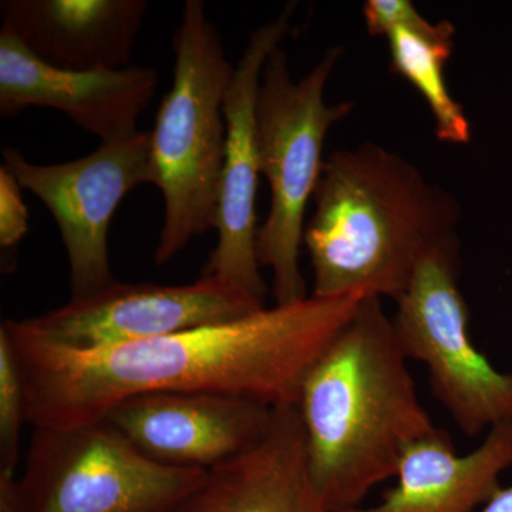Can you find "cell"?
Listing matches in <instances>:
<instances>
[{"mask_svg":"<svg viewBox=\"0 0 512 512\" xmlns=\"http://www.w3.org/2000/svg\"><path fill=\"white\" fill-rule=\"evenodd\" d=\"M0 512H26L18 474L0 473Z\"/></svg>","mask_w":512,"mask_h":512,"instance_id":"20","label":"cell"},{"mask_svg":"<svg viewBox=\"0 0 512 512\" xmlns=\"http://www.w3.org/2000/svg\"><path fill=\"white\" fill-rule=\"evenodd\" d=\"M363 296L311 298L231 322L76 350L50 342L25 320L0 326L15 356L33 429L103 420L137 394L210 392L265 406H298L302 384L357 312Z\"/></svg>","mask_w":512,"mask_h":512,"instance_id":"1","label":"cell"},{"mask_svg":"<svg viewBox=\"0 0 512 512\" xmlns=\"http://www.w3.org/2000/svg\"><path fill=\"white\" fill-rule=\"evenodd\" d=\"M389 40L393 72L412 84L426 100L441 143L468 144L470 121L453 99L444 79V67L453 55L454 39H433L410 30L393 29Z\"/></svg>","mask_w":512,"mask_h":512,"instance_id":"16","label":"cell"},{"mask_svg":"<svg viewBox=\"0 0 512 512\" xmlns=\"http://www.w3.org/2000/svg\"><path fill=\"white\" fill-rule=\"evenodd\" d=\"M264 308L265 303L218 276L178 286L114 281L26 322L56 345L92 352L220 325Z\"/></svg>","mask_w":512,"mask_h":512,"instance_id":"9","label":"cell"},{"mask_svg":"<svg viewBox=\"0 0 512 512\" xmlns=\"http://www.w3.org/2000/svg\"><path fill=\"white\" fill-rule=\"evenodd\" d=\"M158 74L151 67L67 70L50 66L0 30V114L16 116L28 107L63 113L87 133L104 141L140 133L138 117L157 92Z\"/></svg>","mask_w":512,"mask_h":512,"instance_id":"12","label":"cell"},{"mask_svg":"<svg viewBox=\"0 0 512 512\" xmlns=\"http://www.w3.org/2000/svg\"><path fill=\"white\" fill-rule=\"evenodd\" d=\"M207 473L157 463L100 420L33 429L19 483L26 512H175Z\"/></svg>","mask_w":512,"mask_h":512,"instance_id":"6","label":"cell"},{"mask_svg":"<svg viewBox=\"0 0 512 512\" xmlns=\"http://www.w3.org/2000/svg\"><path fill=\"white\" fill-rule=\"evenodd\" d=\"M366 28L370 35L387 36L402 28L433 39H454L456 28L448 20L431 23L424 19L410 0H367L363 6Z\"/></svg>","mask_w":512,"mask_h":512,"instance_id":"18","label":"cell"},{"mask_svg":"<svg viewBox=\"0 0 512 512\" xmlns=\"http://www.w3.org/2000/svg\"><path fill=\"white\" fill-rule=\"evenodd\" d=\"M175 512H330L313 481L298 406L275 407L264 439L208 471Z\"/></svg>","mask_w":512,"mask_h":512,"instance_id":"13","label":"cell"},{"mask_svg":"<svg viewBox=\"0 0 512 512\" xmlns=\"http://www.w3.org/2000/svg\"><path fill=\"white\" fill-rule=\"evenodd\" d=\"M511 467L512 420L493 427L466 456H457L450 437L437 430L404 451L399 481L379 504L346 512H474L500 493Z\"/></svg>","mask_w":512,"mask_h":512,"instance_id":"15","label":"cell"},{"mask_svg":"<svg viewBox=\"0 0 512 512\" xmlns=\"http://www.w3.org/2000/svg\"><path fill=\"white\" fill-rule=\"evenodd\" d=\"M303 244L315 298L399 301L431 249L456 238L460 208L406 158L365 143L323 163Z\"/></svg>","mask_w":512,"mask_h":512,"instance_id":"3","label":"cell"},{"mask_svg":"<svg viewBox=\"0 0 512 512\" xmlns=\"http://www.w3.org/2000/svg\"><path fill=\"white\" fill-rule=\"evenodd\" d=\"M23 423L28 420L22 377L9 340L0 330V473L18 470Z\"/></svg>","mask_w":512,"mask_h":512,"instance_id":"17","label":"cell"},{"mask_svg":"<svg viewBox=\"0 0 512 512\" xmlns=\"http://www.w3.org/2000/svg\"><path fill=\"white\" fill-rule=\"evenodd\" d=\"M407 360L382 299L370 296L306 376L299 416L330 512L362 507L376 485L397 477L404 451L439 430Z\"/></svg>","mask_w":512,"mask_h":512,"instance_id":"2","label":"cell"},{"mask_svg":"<svg viewBox=\"0 0 512 512\" xmlns=\"http://www.w3.org/2000/svg\"><path fill=\"white\" fill-rule=\"evenodd\" d=\"M18 180L0 167V247L15 248L29 232V212Z\"/></svg>","mask_w":512,"mask_h":512,"instance_id":"19","label":"cell"},{"mask_svg":"<svg viewBox=\"0 0 512 512\" xmlns=\"http://www.w3.org/2000/svg\"><path fill=\"white\" fill-rule=\"evenodd\" d=\"M274 409L210 392L137 394L103 420L148 458L177 468L210 471L264 439Z\"/></svg>","mask_w":512,"mask_h":512,"instance_id":"11","label":"cell"},{"mask_svg":"<svg viewBox=\"0 0 512 512\" xmlns=\"http://www.w3.org/2000/svg\"><path fill=\"white\" fill-rule=\"evenodd\" d=\"M342 55L332 47L295 82L281 46L266 60L256 103L261 174L271 185V208L256 235L261 266L274 272L275 305L308 299L299 268L305 237V212L315 194L330 127L348 117L353 103L326 104L325 90Z\"/></svg>","mask_w":512,"mask_h":512,"instance_id":"5","label":"cell"},{"mask_svg":"<svg viewBox=\"0 0 512 512\" xmlns=\"http://www.w3.org/2000/svg\"><path fill=\"white\" fill-rule=\"evenodd\" d=\"M173 47V84L150 131L153 184L164 201L157 265L217 229L227 143L224 101L235 70L202 0L185 2Z\"/></svg>","mask_w":512,"mask_h":512,"instance_id":"4","label":"cell"},{"mask_svg":"<svg viewBox=\"0 0 512 512\" xmlns=\"http://www.w3.org/2000/svg\"><path fill=\"white\" fill-rule=\"evenodd\" d=\"M147 9L146 0H6L2 29L50 66L116 70L131 66Z\"/></svg>","mask_w":512,"mask_h":512,"instance_id":"14","label":"cell"},{"mask_svg":"<svg viewBox=\"0 0 512 512\" xmlns=\"http://www.w3.org/2000/svg\"><path fill=\"white\" fill-rule=\"evenodd\" d=\"M397 306L393 328L403 353L427 367L431 392L458 429L476 437L512 420V373L495 369L468 333L457 237L421 259Z\"/></svg>","mask_w":512,"mask_h":512,"instance_id":"7","label":"cell"},{"mask_svg":"<svg viewBox=\"0 0 512 512\" xmlns=\"http://www.w3.org/2000/svg\"><path fill=\"white\" fill-rule=\"evenodd\" d=\"M3 167L55 218L69 258L72 298L113 284L110 224L128 192L153 184L150 131L104 141L89 156L62 164H33L6 148Z\"/></svg>","mask_w":512,"mask_h":512,"instance_id":"8","label":"cell"},{"mask_svg":"<svg viewBox=\"0 0 512 512\" xmlns=\"http://www.w3.org/2000/svg\"><path fill=\"white\" fill-rule=\"evenodd\" d=\"M481 512H512V485L501 488L500 493L495 495L490 503L484 505Z\"/></svg>","mask_w":512,"mask_h":512,"instance_id":"21","label":"cell"},{"mask_svg":"<svg viewBox=\"0 0 512 512\" xmlns=\"http://www.w3.org/2000/svg\"><path fill=\"white\" fill-rule=\"evenodd\" d=\"M296 3H289L272 22L254 30L225 94L227 126L224 173H222L218 241L202 276H218L238 285L265 303L268 288L256 255V194L259 160L256 103L266 60L291 30Z\"/></svg>","mask_w":512,"mask_h":512,"instance_id":"10","label":"cell"}]
</instances>
